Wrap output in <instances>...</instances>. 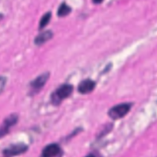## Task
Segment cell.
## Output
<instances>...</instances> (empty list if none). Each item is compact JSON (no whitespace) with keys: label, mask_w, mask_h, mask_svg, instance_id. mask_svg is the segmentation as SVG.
Returning a JSON list of instances; mask_svg holds the SVG:
<instances>
[{"label":"cell","mask_w":157,"mask_h":157,"mask_svg":"<svg viewBox=\"0 0 157 157\" xmlns=\"http://www.w3.org/2000/svg\"><path fill=\"white\" fill-rule=\"evenodd\" d=\"M73 92V86L71 84H63L56 89L51 95V101L55 105L61 104L64 99L71 96Z\"/></svg>","instance_id":"obj_1"},{"label":"cell","mask_w":157,"mask_h":157,"mask_svg":"<svg viewBox=\"0 0 157 157\" xmlns=\"http://www.w3.org/2000/svg\"><path fill=\"white\" fill-rule=\"evenodd\" d=\"M132 107V104H121L114 106L110 108L108 111V115L111 119L118 120L124 117L128 113L130 108Z\"/></svg>","instance_id":"obj_2"},{"label":"cell","mask_w":157,"mask_h":157,"mask_svg":"<svg viewBox=\"0 0 157 157\" xmlns=\"http://www.w3.org/2000/svg\"><path fill=\"white\" fill-rule=\"evenodd\" d=\"M18 117L15 113H12L8 116L6 119L3 121V123L0 126V138H2L9 132L10 127L16 124L18 122Z\"/></svg>","instance_id":"obj_3"},{"label":"cell","mask_w":157,"mask_h":157,"mask_svg":"<svg viewBox=\"0 0 157 157\" xmlns=\"http://www.w3.org/2000/svg\"><path fill=\"white\" fill-rule=\"evenodd\" d=\"M28 147L24 144H16L11 145L10 147H7L3 150V153L5 156L8 157L18 156V155L22 154L25 152L27 151Z\"/></svg>","instance_id":"obj_4"},{"label":"cell","mask_w":157,"mask_h":157,"mask_svg":"<svg viewBox=\"0 0 157 157\" xmlns=\"http://www.w3.org/2000/svg\"><path fill=\"white\" fill-rule=\"evenodd\" d=\"M48 78V72H45V73L41 74V75H40L39 76L37 77L35 79H34L33 81L30 83L31 87L35 89V90H39V89H41V87L45 84V83L47 82Z\"/></svg>","instance_id":"obj_5"},{"label":"cell","mask_w":157,"mask_h":157,"mask_svg":"<svg viewBox=\"0 0 157 157\" xmlns=\"http://www.w3.org/2000/svg\"><path fill=\"white\" fill-rule=\"evenodd\" d=\"M96 84L94 81L90 79H86L81 81L78 85V91L81 94H89L93 91L95 88Z\"/></svg>","instance_id":"obj_6"},{"label":"cell","mask_w":157,"mask_h":157,"mask_svg":"<svg viewBox=\"0 0 157 157\" xmlns=\"http://www.w3.org/2000/svg\"><path fill=\"white\" fill-rule=\"evenodd\" d=\"M61 152V148L56 144H52L46 146L42 150V157H55Z\"/></svg>","instance_id":"obj_7"},{"label":"cell","mask_w":157,"mask_h":157,"mask_svg":"<svg viewBox=\"0 0 157 157\" xmlns=\"http://www.w3.org/2000/svg\"><path fill=\"white\" fill-rule=\"evenodd\" d=\"M53 36V33L52 31H45V32H41L39 35H37L35 38V44L37 45H41L44 44L46 41L50 40Z\"/></svg>","instance_id":"obj_8"},{"label":"cell","mask_w":157,"mask_h":157,"mask_svg":"<svg viewBox=\"0 0 157 157\" xmlns=\"http://www.w3.org/2000/svg\"><path fill=\"white\" fill-rule=\"evenodd\" d=\"M71 11V8L68 5L66 4L65 2H63L58 8V15L59 17H64L68 15Z\"/></svg>","instance_id":"obj_9"},{"label":"cell","mask_w":157,"mask_h":157,"mask_svg":"<svg viewBox=\"0 0 157 157\" xmlns=\"http://www.w3.org/2000/svg\"><path fill=\"white\" fill-rule=\"evenodd\" d=\"M51 18H52V13L51 12H48L41 17V20H40V22H39V29H41L45 27L49 23L50 21Z\"/></svg>","instance_id":"obj_10"},{"label":"cell","mask_w":157,"mask_h":157,"mask_svg":"<svg viewBox=\"0 0 157 157\" xmlns=\"http://www.w3.org/2000/svg\"><path fill=\"white\" fill-rule=\"evenodd\" d=\"M6 81H7V78L4 76H0V94L4 90L5 86H6Z\"/></svg>","instance_id":"obj_11"},{"label":"cell","mask_w":157,"mask_h":157,"mask_svg":"<svg viewBox=\"0 0 157 157\" xmlns=\"http://www.w3.org/2000/svg\"><path fill=\"white\" fill-rule=\"evenodd\" d=\"M86 157H95L94 156V155H92V154H90V155H88V156H87Z\"/></svg>","instance_id":"obj_12"},{"label":"cell","mask_w":157,"mask_h":157,"mask_svg":"<svg viewBox=\"0 0 157 157\" xmlns=\"http://www.w3.org/2000/svg\"><path fill=\"white\" fill-rule=\"evenodd\" d=\"M2 16H3V15H2V14H0V20L2 19Z\"/></svg>","instance_id":"obj_13"}]
</instances>
